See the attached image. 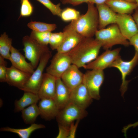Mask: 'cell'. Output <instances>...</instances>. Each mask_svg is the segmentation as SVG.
Returning <instances> with one entry per match:
<instances>
[{
    "instance_id": "6da1fadb",
    "label": "cell",
    "mask_w": 138,
    "mask_h": 138,
    "mask_svg": "<svg viewBox=\"0 0 138 138\" xmlns=\"http://www.w3.org/2000/svg\"><path fill=\"white\" fill-rule=\"evenodd\" d=\"M102 47L101 43L91 37H84L74 48L66 53L72 64L79 68L95 60Z\"/></svg>"
},
{
    "instance_id": "7a4b0ae2",
    "label": "cell",
    "mask_w": 138,
    "mask_h": 138,
    "mask_svg": "<svg viewBox=\"0 0 138 138\" xmlns=\"http://www.w3.org/2000/svg\"><path fill=\"white\" fill-rule=\"evenodd\" d=\"M87 11L70 24L77 32L85 37H93L98 30L99 17L97 9L94 4L88 2Z\"/></svg>"
},
{
    "instance_id": "3957f363",
    "label": "cell",
    "mask_w": 138,
    "mask_h": 138,
    "mask_svg": "<svg viewBox=\"0 0 138 138\" xmlns=\"http://www.w3.org/2000/svg\"><path fill=\"white\" fill-rule=\"evenodd\" d=\"M95 35V39L101 43L102 47L106 50L116 45L125 46L130 45L129 41L122 34L116 24H112L106 28L98 30Z\"/></svg>"
},
{
    "instance_id": "277c9868",
    "label": "cell",
    "mask_w": 138,
    "mask_h": 138,
    "mask_svg": "<svg viewBox=\"0 0 138 138\" xmlns=\"http://www.w3.org/2000/svg\"><path fill=\"white\" fill-rule=\"evenodd\" d=\"M52 56L51 52L49 50L43 54L36 70L31 74L22 90L37 94L42 81L43 71Z\"/></svg>"
},
{
    "instance_id": "5b68a950",
    "label": "cell",
    "mask_w": 138,
    "mask_h": 138,
    "mask_svg": "<svg viewBox=\"0 0 138 138\" xmlns=\"http://www.w3.org/2000/svg\"><path fill=\"white\" fill-rule=\"evenodd\" d=\"M22 43L25 57L30 61L35 69L37 67L41 56L49 50V48L48 46L40 44L28 36L23 38Z\"/></svg>"
},
{
    "instance_id": "8992f818",
    "label": "cell",
    "mask_w": 138,
    "mask_h": 138,
    "mask_svg": "<svg viewBox=\"0 0 138 138\" xmlns=\"http://www.w3.org/2000/svg\"><path fill=\"white\" fill-rule=\"evenodd\" d=\"M104 79L103 70L93 69L84 74L83 83L92 99L99 100L100 88Z\"/></svg>"
},
{
    "instance_id": "52a82bcc",
    "label": "cell",
    "mask_w": 138,
    "mask_h": 138,
    "mask_svg": "<svg viewBox=\"0 0 138 138\" xmlns=\"http://www.w3.org/2000/svg\"><path fill=\"white\" fill-rule=\"evenodd\" d=\"M88 114L86 109L70 102L60 110L56 118L58 124L70 126L71 124L75 120L84 119Z\"/></svg>"
},
{
    "instance_id": "ba28073f",
    "label": "cell",
    "mask_w": 138,
    "mask_h": 138,
    "mask_svg": "<svg viewBox=\"0 0 138 138\" xmlns=\"http://www.w3.org/2000/svg\"><path fill=\"white\" fill-rule=\"evenodd\" d=\"M138 63V53L135 52L133 57L130 61H125L123 60L120 56L117 58L110 65V67H113L118 69L121 73L122 83L120 90L121 96L126 91L129 80H126V77L133 70Z\"/></svg>"
},
{
    "instance_id": "9c48e42d",
    "label": "cell",
    "mask_w": 138,
    "mask_h": 138,
    "mask_svg": "<svg viewBox=\"0 0 138 138\" xmlns=\"http://www.w3.org/2000/svg\"><path fill=\"white\" fill-rule=\"evenodd\" d=\"M72 64L70 57L66 53L57 52L51 60L50 65L46 68V73L56 78H61Z\"/></svg>"
},
{
    "instance_id": "30bf717a",
    "label": "cell",
    "mask_w": 138,
    "mask_h": 138,
    "mask_svg": "<svg viewBox=\"0 0 138 138\" xmlns=\"http://www.w3.org/2000/svg\"><path fill=\"white\" fill-rule=\"evenodd\" d=\"M121 48L106 50L95 60L87 64L83 67L85 69L103 70L110 67V65L120 57Z\"/></svg>"
},
{
    "instance_id": "8fae6325",
    "label": "cell",
    "mask_w": 138,
    "mask_h": 138,
    "mask_svg": "<svg viewBox=\"0 0 138 138\" xmlns=\"http://www.w3.org/2000/svg\"><path fill=\"white\" fill-rule=\"evenodd\" d=\"M63 42L57 50L58 52L66 53L76 47L85 37L76 32L69 24L64 28Z\"/></svg>"
},
{
    "instance_id": "7c38bea8",
    "label": "cell",
    "mask_w": 138,
    "mask_h": 138,
    "mask_svg": "<svg viewBox=\"0 0 138 138\" xmlns=\"http://www.w3.org/2000/svg\"><path fill=\"white\" fill-rule=\"evenodd\" d=\"M116 24L122 34L128 40L138 33L136 23L130 14H117Z\"/></svg>"
},
{
    "instance_id": "4fadbf2b",
    "label": "cell",
    "mask_w": 138,
    "mask_h": 138,
    "mask_svg": "<svg viewBox=\"0 0 138 138\" xmlns=\"http://www.w3.org/2000/svg\"><path fill=\"white\" fill-rule=\"evenodd\" d=\"M93 99L83 82L71 91L70 102L83 109L88 107Z\"/></svg>"
},
{
    "instance_id": "5bb4252c",
    "label": "cell",
    "mask_w": 138,
    "mask_h": 138,
    "mask_svg": "<svg viewBox=\"0 0 138 138\" xmlns=\"http://www.w3.org/2000/svg\"><path fill=\"white\" fill-rule=\"evenodd\" d=\"M72 64L61 77L63 82L71 91L83 82L84 74Z\"/></svg>"
},
{
    "instance_id": "9a60e30c",
    "label": "cell",
    "mask_w": 138,
    "mask_h": 138,
    "mask_svg": "<svg viewBox=\"0 0 138 138\" xmlns=\"http://www.w3.org/2000/svg\"><path fill=\"white\" fill-rule=\"evenodd\" d=\"M31 75L12 65L10 67H7L6 82L9 85L22 90Z\"/></svg>"
},
{
    "instance_id": "2e32d148",
    "label": "cell",
    "mask_w": 138,
    "mask_h": 138,
    "mask_svg": "<svg viewBox=\"0 0 138 138\" xmlns=\"http://www.w3.org/2000/svg\"><path fill=\"white\" fill-rule=\"evenodd\" d=\"M56 79L47 73H43L42 81L37 93L40 100L54 99L56 89Z\"/></svg>"
},
{
    "instance_id": "e0dca14e",
    "label": "cell",
    "mask_w": 138,
    "mask_h": 138,
    "mask_svg": "<svg viewBox=\"0 0 138 138\" xmlns=\"http://www.w3.org/2000/svg\"><path fill=\"white\" fill-rule=\"evenodd\" d=\"M71 91L61 78H57L55 93L53 99L60 110L70 102Z\"/></svg>"
},
{
    "instance_id": "ac0fdd59",
    "label": "cell",
    "mask_w": 138,
    "mask_h": 138,
    "mask_svg": "<svg viewBox=\"0 0 138 138\" xmlns=\"http://www.w3.org/2000/svg\"><path fill=\"white\" fill-rule=\"evenodd\" d=\"M38 106L41 117L46 120L56 118L60 111L53 99L40 100Z\"/></svg>"
},
{
    "instance_id": "d6986e66",
    "label": "cell",
    "mask_w": 138,
    "mask_h": 138,
    "mask_svg": "<svg viewBox=\"0 0 138 138\" xmlns=\"http://www.w3.org/2000/svg\"><path fill=\"white\" fill-rule=\"evenodd\" d=\"M99 17L98 29L104 28L108 25L116 24L117 14L105 3L96 5Z\"/></svg>"
},
{
    "instance_id": "ffe728a7",
    "label": "cell",
    "mask_w": 138,
    "mask_h": 138,
    "mask_svg": "<svg viewBox=\"0 0 138 138\" xmlns=\"http://www.w3.org/2000/svg\"><path fill=\"white\" fill-rule=\"evenodd\" d=\"M10 55L9 60L12 65L25 72L31 74L33 73L34 69L31 63L27 62L25 56L12 46L10 50Z\"/></svg>"
},
{
    "instance_id": "44dd1931",
    "label": "cell",
    "mask_w": 138,
    "mask_h": 138,
    "mask_svg": "<svg viewBox=\"0 0 138 138\" xmlns=\"http://www.w3.org/2000/svg\"><path fill=\"white\" fill-rule=\"evenodd\" d=\"M105 3L115 13L122 14H130L138 8L136 3L124 0H107Z\"/></svg>"
},
{
    "instance_id": "7402d4cb",
    "label": "cell",
    "mask_w": 138,
    "mask_h": 138,
    "mask_svg": "<svg viewBox=\"0 0 138 138\" xmlns=\"http://www.w3.org/2000/svg\"><path fill=\"white\" fill-rule=\"evenodd\" d=\"M40 100L37 94L29 91H24L23 95L18 100H15L14 103L15 112L21 111L27 106L37 103Z\"/></svg>"
},
{
    "instance_id": "603a6c76",
    "label": "cell",
    "mask_w": 138,
    "mask_h": 138,
    "mask_svg": "<svg viewBox=\"0 0 138 138\" xmlns=\"http://www.w3.org/2000/svg\"><path fill=\"white\" fill-rule=\"evenodd\" d=\"M43 124L35 123L31 124L29 127L23 129H15L8 126L2 127L0 129L1 131L8 132L17 134L21 138H28L31 134L37 130L45 128Z\"/></svg>"
},
{
    "instance_id": "cb8c5ba5",
    "label": "cell",
    "mask_w": 138,
    "mask_h": 138,
    "mask_svg": "<svg viewBox=\"0 0 138 138\" xmlns=\"http://www.w3.org/2000/svg\"><path fill=\"white\" fill-rule=\"evenodd\" d=\"M21 112L22 118L26 124H31L34 123L37 117L40 115L39 110L37 103L28 106Z\"/></svg>"
},
{
    "instance_id": "d4e9b609",
    "label": "cell",
    "mask_w": 138,
    "mask_h": 138,
    "mask_svg": "<svg viewBox=\"0 0 138 138\" xmlns=\"http://www.w3.org/2000/svg\"><path fill=\"white\" fill-rule=\"evenodd\" d=\"M12 40L9 38L6 32L1 34L0 37V55L5 59L9 60L10 50L12 46Z\"/></svg>"
},
{
    "instance_id": "484cf974",
    "label": "cell",
    "mask_w": 138,
    "mask_h": 138,
    "mask_svg": "<svg viewBox=\"0 0 138 138\" xmlns=\"http://www.w3.org/2000/svg\"><path fill=\"white\" fill-rule=\"evenodd\" d=\"M27 26L32 31L39 32H51L55 30L57 27L56 25L54 24L32 21L28 24Z\"/></svg>"
},
{
    "instance_id": "4316f807",
    "label": "cell",
    "mask_w": 138,
    "mask_h": 138,
    "mask_svg": "<svg viewBox=\"0 0 138 138\" xmlns=\"http://www.w3.org/2000/svg\"><path fill=\"white\" fill-rule=\"evenodd\" d=\"M51 33L49 31L39 32L32 31L30 36L40 44L48 46Z\"/></svg>"
},
{
    "instance_id": "83f0119b",
    "label": "cell",
    "mask_w": 138,
    "mask_h": 138,
    "mask_svg": "<svg viewBox=\"0 0 138 138\" xmlns=\"http://www.w3.org/2000/svg\"><path fill=\"white\" fill-rule=\"evenodd\" d=\"M79 12L74 8L67 7L62 11L60 17L65 21L76 20L80 16Z\"/></svg>"
},
{
    "instance_id": "f1b7e54d",
    "label": "cell",
    "mask_w": 138,
    "mask_h": 138,
    "mask_svg": "<svg viewBox=\"0 0 138 138\" xmlns=\"http://www.w3.org/2000/svg\"><path fill=\"white\" fill-rule=\"evenodd\" d=\"M64 36L63 31L51 33L49 44L52 50H57L59 48L63 42Z\"/></svg>"
},
{
    "instance_id": "f546056e",
    "label": "cell",
    "mask_w": 138,
    "mask_h": 138,
    "mask_svg": "<svg viewBox=\"0 0 138 138\" xmlns=\"http://www.w3.org/2000/svg\"><path fill=\"white\" fill-rule=\"evenodd\" d=\"M47 8L54 15L60 17L62 10L60 7V4L57 5L53 4L50 0H36Z\"/></svg>"
},
{
    "instance_id": "4dcf8cb0",
    "label": "cell",
    "mask_w": 138,
    "mask_h": 138,
    "mask_svg": "<svg viewBox=\"0 0 138 138\" xmlns=\"http://www.w3.org/2000/svg\"><path fill=\"white\" fill-rule=\"evenodd\" d=\"M20 8V17H27L30 16L33 11V7L28 0H23Z\"/></svg>"
},
{
    "instance_id": "1f68e13d",
    "label": "cell",
    "mask_w": 138,
    "mask_h": 138,
    "mask_svg": "<svg viewBox=\"0 0 138 138\" xmlns=\"http://www.w3.org/2000/svg\"><path fill=\"white\" fill-rule=\"evenodd\" d=\"M0 55V82H6L7 62Z\"/></svg>"
},
{
    "instance_id": "d6a6232c",
    "label": "cell",
    "mask_w": 138,
    "mask_h": 138,
    "mask_svg": "<svg viewBox=\"0 0 138 138\" xmlns=\"http://www.w3.org/2000/svg\"><path fill=\"white\" fill-rule=\"evenodd\" d=\"M59 132L56 138H68L70 133L69 127L58 124Z\"/></svg>"
},
{
    "instance_id": "836d02e7",
    "label": "cell",
    "mask_w": 138,
    "mask_h": 138,
    "mask_svg": "<svg viewBox=\"0 0 138 138\" xmlns=\"http://www.w3.org/2000/svg\"><path fill=\"white\" fill-rule=\"evenodd\" d=\"M80 120H76L75 123L72 122L69 127L70 133L68 138H74L75 136L76 130Z\"/></svg>"
},
{
    "instance_id": "e575fe53",
    "label": "cell",
    "mask_w": 138,
    "mask_h": 138,
    "mask_svg": "<svg viewBox=\"0 0 138 138\" xmlns=\"http://www.w3.org/2000/svg\"><path fill=\"white\" fill-rule=\"evenodd\" d=\"M89 0H61L62 4H70L73 6H76L82 3H87Z\"/></svg>"
},
{
    "instance_id": "d590c367",
    "label": "cell",
    "mask_w": 138,
    "mask_h": 138,
    "mask_svg": "<svg viewBox=\"0 0 138 138\" xmlns=\"http://www.w3.org/2000/svg\"><path fill=\"white\" fill-rule=\"evenodd\" d=\"M129 40L130 44L133 46L135 52L138 53V33L132 37Z\"/></svg>"
},
{
    "instance_id": "8d00e7d4",
    "label": "cell",
    "mask_w": 138,
    "mask_h": 138,
    "mask_svg": "<svg viewBox=\"0 0 138 138\" xmlns=\"http://www.w3.org/2000/svg\"><path fill=\"white\" fill-rule=\"evenodd\" d=\"M137 108L138 109V107H137ZM138 126V121L133 124H129L123 127L122 130V132L124 133V135L126 137V136L127 131L128 129L132 127L134 128Z\"/></svg>"
},
{
    "instance_id": "74e56055",
    "label": "cell",
    "mask_w": 138,
    "mask_h": 138,
    "mask_svg": "<svg viewBox=\"0 0 138 138\" xmlns=\"http://www.w3.org/2000/svg\"><path fill=\"white\" fill-rule=\"evenodd\" d=\"M133 17L138 28V8L135 10V12L133 15Z\"/></svg>"
},
{
    "instance_id": "f35d334b",
    "label": "cell",
    "mask_w": 138,
    "mask_h": 138,
    "mask_svg": "<svg viewBox=\"0 0 138 138\" xmlns=\"http://www.w3.org/2000/svg\"><path fill=\"white\" fill-rule=\"evenodd\" d=\"M107 0H89V3L95 4L96 5L101 4L105 3Z\"/></svg>"
},
{
    "instance_id": "ab89813d",
    "label": "cell",
    "mask_w": 138,
    "mask_h": 138,
    "mask_svg": "<svg viewBox=\"0 0 138 138\" xmlns=\"http://www.w3.org/2000/svg\"><path fill=\"white\" fill-rule=\"evenodd\" d=\"M124 0L126 1L127 2H130V3H136V0Z\"/></svg>"
},
{
    "instance_id": "60d3db41",
    "label": "cell",
    "mask_w": 138,
    "mask_h": 138,
    "mask_svg": "<svg viewBox=\"0 0 138 138\" xmlns=\"http://www.w3.org/2000/svg\"><path fill=\"white\" fill-rule=\"evenodd\" d=\"M136 3L137 4L138 6V0H136Z\"/></svg>"
},
{
    "instance_id": "b9f144b4",
    "label": "cell",
    "mask_w": 138,
    "mask_h": 138,
    "mask_svg": "<svg viewBox=\"0 0 138 138\" xmlns=\"http://www.w3.org/2000/svg\"><path fill=\"white\" fill-rule=\"evenodd\" d=\"M23 0H21V3L22 2Z\"/></svg>"
}]
</instances>
